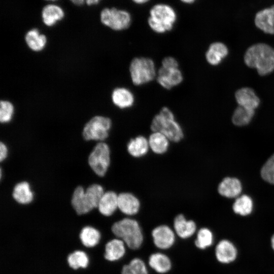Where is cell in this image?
<instances>
[{
  "label": "cell",
  "instance_id": "obj_23",
  "mask_svg": "<svg viewBox=\"0 0 274 274\" xmlns=\"http://www.w3.org/2000/svg\"><path fill=\"white\" fill-rule=\"evenodd\" d=\"M228 53L227 47L223 43L215 42L211 43L206 51L205 56L207 62L212 65H217Z\"/></svg>",
  "mask_w": 274,
  "mask_h": 274
},
{
  "label": "cell",
  "instance_id": "obj_32",
  "mask_svg": "<svg viewBox=\"0 0 274 274\" xmlns=\"http://www.w3.org/2000/svg\"><path fill=\"white\" fill-rule=\"evenodd\" d=\"M214 243V235L212 231L206 227L200 228L197 232L195 245L201 250L211 247Z\"/></svg>",
  "mask_w": 274,
  "mask_h": 274
},
{
  "label": "cell",
  "instance_id": "obj_1",
  "mask_svg": "<svg viewBox=\"0 0 274 274\" xmlns=\"http://www.w3.org/2000/svg\"><path fill=\"white\" fill-rule=\"evenodd\" d=\"M178 20V13L173 6L165 3H157L150 7L147 23L153 32L162 35L172 31Z\"/></svg>",
  "mask_w": 274,
  "mask_h": 274
},
{
  "label": "cell",
  "instance_id": "obj_17",
  "mask_svg": "<svg viewBox=\"0 0 274 274\" xmlns=\"http://www.w3.org/2000/svg\"><path fill=\"white\" fill-rule=\"evenodd\" d=\"M48 38L39 28L34 27L25 33L24 40L28 48L33 51L40 52L46 47Z\"/></svg>",
  "mask_w": 274,
  "mask_h": 274
},
{
  "label": "cell",
  "instance_id": "obj_11",
  "mask_svg": "<svg viewBox=\"0 0 274 274\" xmlns=\"http://www.w3.org/2000/svg\"><path fill=\"white\" fill-rule=\"evenodd\" d=\"M255 27L265 34L274 35V4L259 10L253 18Z\"/></svg>",
  "mask_w": 274,
  "mask_h": 274
},
{
  "label": "cell",
  "instance_id": "obj_7",
  "mask_svg": "<svg viewBox=\"0 0 274 274\" xmlns=\"http://www.w3.org/2000/svg\"><path fill=\"white\" fill-rule=\"evenodd\" d=\"M110 146L106 142H97L87 157V164L92 172L99 177L108 173L111 162Z\"/></svg>",
  "mask_w": 274,
  "mask_h": 274
},
{
  "label": "cell",
  "instance_id": "obj_41",
  "mask_svg": "<svg viewBox=\"0 0 274 274\" xmlns=\"http://www.w3.org/2000/svg\"><path fill=\"white\" fill-rule=\"evenodd\" d=\"M72 3L76 6H82L85 4L86 0H69Z\"/></svg>",
  "mask_w": 274,
  "mask_h": 274
},
{
  "label": "cell",
  "instance_id": "obj_12",
  "mask_svg": "<svg viewBox=\"0 0 274 274\" xmlns=\"http://www.w3.org/2000/svg\"><path fill=\"white\" fill-rule=\"evenodd\" d=\"M215 255L217 260L221 264H229L236 260L238 250L232 242L222 239L216 245Z\"/></svg>",
  "mask_w": 274,
  "mask_h": 274
},
{
  "label": "cell",
  "instance_id": "obj_24",
  "mask_svg": "<svg viewBox=\"0 0 274 274\" xmlns=\"http://www.w3.org/2000/svg\"><path fill=\"white\" fill-rule=\"evenodd\" d=\"M125 244L120 238H116L105 245L104 257L109 261H115L123 257L125 253Z\"/></svg>",
  "mask_w": 274,
  "mask_h": 274
},
{
  "label": "cell",
  "instance_id": "obj_8",
  "mask_svg": "<svg viewBox=\"0 0 274 274\" xmlns=\"http://www.w3.org/2000/svg\"><path fill=\"white\" fill-rule=\"evenodd\" d=\"M112 121L108 117L96 115L91 118L84 124L82 136L86 142H105L109 138Z\"/></svg>",
  "mask_w": 274,
  "mask_h": 274
},
{
  "label": "cell",
  "instance_id": "obj_13",
  "mask_svg": "<svg viewBox=\"0 0 274 274\" xmlns=\"http://www.w3.org/2000/svg\"><path fill=\"white\" fill-rule=\"evenodd\" d=\"M41 20L44 26L51 28L61 21L65 13L63 8L57 3H48L41 11Z\"/></svg>",
  "mask_w": 274,
  "mask_h": 274
},
{
  "label": "cell",
  "instance_id": "obj_28",
  "mask_svg": "<svg viewBox=\"0 0 274 274\" xmlns=\"http://www.w3.org/2000/svg\"><path fill=\"white\" fill-rule=\"evenodd\" d=\"M149 266L158 273H164L171 268L172 263L169 257L161 253L151 254L148 260Z\"/></svg>",
  "mask_w": 274,
  "mask_h": 274
},
{
  "label": "cell",
  "instance_id": "obj_31",
  "mask_svg": "<svg viewBox=\"0 0 274 274\" xmlns=\"http://www.w3.org/2000/svg\"><path fill=\"white\" fill-rule=\"evenodd\" d=\"M232 208L235 213L243 216H247L252 211V200L248 195H242L236 199Z\"/></svg>",
  "mask_w": 274,
  "mask_h": 274
},
{
  "label": "cell",
  "instance_id": "obj_30",
  "mask_svg": "<svg viewBox=\"0 0 274 274\" xmlns=\"http://www.w3.org/2000/svg\"><path fill=\"white\" fill-rule=\"evenodd\" d=\"M255 114V110L238 106L232 116V122L236 126H242L248 124Z\"/></svg>",
  "mask_w": 274,
  "mask_h": 274
},
{
  "label": "cell",
  "instance_id": "obj_14",
  "mask_svg": "<svg viewBox=\"0 0 274 274\" xmlns=\"http://www.w3.org/2000/svg\"><path fill=\"white\" fill-rule=\"evenodd\" d=\"M154 245L158 248L167 249L170 248L175 241V232L166 225L155 227L151 232Z\"/></svg>",
  "mask_w": 274,
  "mask_h": 274
},
{
  "label": "cell",
  "instance_id": "obj_22",
  "mask_svg": "<svg viewBox=\"0 0 274 274\" xmlns=\"http://www.w3.org/2000/svg\"><path fill=\"white\" fill-rule=\"evenodd\" d=\"M126 150L129 155L133 158L145 156L150 150L148 138L139 135L130 139L127 144Z\"/></svg>",
  "mask_w": 274,
  "mask_h": 274
},
{
  "label": "cell",
  "instance_id": "obj_35",
  "mask_svg": "<svg viewBox=\"0 0 274 274\" xmlns=\"http://www.w3.org/2000/svg\"><path fill=\"white\" fill-rule=\"evenodd\" d=\"M260 174L264 181L274 184V154L264 164L261 168Z\"/></svg>",
  "mask_w": 274,
  "mask_h": 274
},
{
  "label": "cell",
  "instance_id": "obj_19",
  "mask_svg": "<svg viewBox=\"0 0 274 274\" xmlns=\"http://www.w3.org/2000/svg\"><path fill=\"white\" fill-rule=\"evenodd\" d=\"M111 100L116 107L120 109H126L133 105L135 98L133 93L128 88L118 87L112 91Z\"/></svg>",
  "mask_w": 274,
  "mask_h": 274
},
{
  "label": "cell",
  "instance_id": "obj_37",
  "mask_svg": "<svg viewBox=\"0 0 274 274\" xmlns=\"http://www.w3.org/2000/svg\"><path fill=\"white\" fill-rule=\"evenodd\" d=\"M9 147L3 141L0 143V161L3 162L5 161L9 156Z\"/></svg>",
  "mask_w": 274,
  "mask_h": 274
},
{
  "label": "cell",
  "instance_id": "obj_26",
  "mask_svg": "<svg viewBox=\"0 0 274 274\" xmlns=\"http://www.w3.org/2000/svg\"><path fill=\"white\" fill-rule=\"evenodd\" d=\"M242 190L241 182L236 178L227 177L219 184L218 191L222 196L233 198L238 196Z\"/></svg>",
  "mask_w": 274,
  "mask_h": 274
},
{
  "label": "cell",
  "instance_id": "obj_42",
  "mask_svg": "<svg viewBox=\"0 0 274 274\" xmlns=\"http://www.w3.org/2000/svg\"><path fill=\"white\" fill-rule=\"evenodd\" d=\"M270 244L271 249L274 252V234L272 235L270 239Z\"/></svg>",
  "mask_w": 274,
  "mask_h": 274
},
{
  "label": "cell",
  "instance_id": "obj_27",
  "mask_svg": "<svg viewBox=\"0 0 274 274\" xmlns=\"http://www.w3.org/2000/svg\"><path fill=\"white\" fill-rule=\"evenodd\" d=\"M79 238L83 246L91 248L98 245L101 238V234L97 228L86 225L81 229Z\"/></svg>",
  "mask_w": 274,
  "mask_h": 274
},
{
  "label": "cell",
  "instance_id": "obj_18",
  "mask_svg": "<svg viewBox=\"0 0 274 274\" xmlns=\"http://www.w3.org/2000/svg\"><path fill=\"white\" fill-rule=\"evenodd\" d=\"M117 194L114 190L105 191L98 204V211L104 217L112 216L118 209Z\"/></svg>",
  "mask_w": 274,
  "mask_h": 274
},
{
  "label": "cell",
  "instance_id": "obj_29",
  "mask_svg": "<svg viewBox=\"0 0 274 274\" xmlns=\"http://www.w3.org/2000/svg\"><path fill=\"white\" fill-rule=\"evenodd\" d=\"M66 262L68 266L74 270L79 268L85 269L89 264V258L84 251L76 250L67 255Z\"/></svg>",
  "mask_w": 274,
  "mask_h": 274
},
{
  "label": "cell",
  "instance_id": "obj_43",
  "mask_svg": "<svg viewBox=\"0 0 274 274\" xmlns=\"http://www.w3.org/2000/svg\"><path fill=\"white\" fill-rule=\"evenodd\" d=\"M47 3H56L59 0H44Z\"/></svg>",
  "mask_w": 274,
  "mask_h": 274
},
{
  "label": "cell",
  "instance_id": "obj_21",
  "mask_svg": "<svg viewBox=\"0 0 274 274\" xmlns=\"http://www.w3.org/2000/svg\"><path fill=\"white\" fill-rule=\"evenodd\" d=\"M173 225L175 233L183 239L191 237L196 230L195 222L192 220L187 219L182 214H178L175 217Z\"/></svg>",
  "mask_w": 274,
  "mask_h": 274
},
{
  "label": "cell",
  "instance_id": "obj_4",
  "mask_svg": "<svg viewBox=\"0 0 274 274\" xmlns=\"http://www.w3.org/2000/svg\"><path fill=\"white\" fill-rule=\"evenodd\" d=\"M111 231L131 249H139L143 243L144 237L141 227L133 218L126 217L114 222L111 226Z\"/></svg>",
  "mask_w": 274,
  "mask_h": 274
},
{
  "label": "cell",
  "instance_id": "obj_25",
  "mask_svg": "<svg viewBox=\"0 0 274 274\" xmlns=\"http://www.w3.org/2000/svg\"><path fill=\"white\" fill-rule=\"evenodd\" d=\"M150 150L156 155H163L168 151L170 141L162 133L152 132L148 138Z\"/></svg>",
  "mask_w": 274,
  "mask_h": 274
},
{
  "label": "cell",
  "instance_id": "obj_16",
  "mask_svg": "<svg viewBox=\"0 0 274 274\" xmlns=\"http://www.w3.org/2000/svg\"><path fill=\"white\" fill-rule=\"evenodd\" d=\"M12 197L18 204L27 206L35 199V193L30 184L27 181H21L14 185L12 190Z\"/></svg>",
  "mask_w": 274,
  "mask_h": 274
},
{
  "label": "cell",
  "instance_id": "obj_9",
  "mask_svg": "<svg viewBox=\"0 0 274 274\" xmlns=\"http://www.w3.org/2000/svg\"><path fill=\"white\" fill-rule=\"evenodd\" d=\"M71 198L72 208L78 216L87 214L97 208L91 195L81 185L75 188Z\"/></svg>",
  "mask_w": 274,
  "mask_h": 274
},
{
  "label": "cell",
  "instance_id": "obj_2",
  "mask_svg": "<svg viewBox=\"0 0 274 274\" xmlns=\"http://www.w3.org/2000/svg\"><path fill=\"white\" fill-rule=\"evenodd\" d=\"M244 59L248 66L256 69L260 76L274 71V49L267 44L258 43L249 47Z\"/></svg>",
  "mask_w": 274,
  "mask_h": 274
},
{
  "label": "cell",
  "instance_id": "obj_36",
  "mask_svg": "<svg viewBox=\"0 0 274 274\" xmlns=\"http://www.w3.org/2000/svg\"><path fill=\"white\" fill-rule=\"evenodd\" d=\"M161 66L165 67H179V62L174 57L172 56H167L162 59L161 62Z\"/></svg>",
  "mask_w": 274,
  "mask_h": 274
},
{
  "label": "cell",
  "instance_id": "obj_3",
  "mask_svg": "<svg viewBox=\"0 0 274 274\" xmlns=\"http://www.w3.org/2000/svg\"><path fill=\"white\" fill-rule=\"evenodd\" d=\"M150 128L165 135L170 142L178 143L184 137L180 124L176 120L173 112L167 107H163L152 120Z\"/></svg>",
  "mask_w": 274,
  "mask_h": 274
},
{
  "label": "cell",
  "instance_id": "obj_5",
  "mask_svg": "<svg viewBox=\"0 0 274 274\" xmlns=\"http://www.w3.org/2000/svg\"><path fill=\"white\" fill-rule=\"evenodd\" d=\"M101 24L116 32L128 29L132 23V16L128 10L116 7H105L100 12Z\"/></svg>",
  "mask_w": 274,
  "mask_h": 274
},
{
  "label": "cell",
  "instance_id": "obj_33",
  "mask_svg": "<svg viewBox=\"0 0 274 274\" xmlns=\"http://www.w3.org/2000/svg\"><path fill=\"white\" fill-rule=\"evenodd\" d=\"M121 274H148L145 262L140 258L132 259L122 267Z\"/></svg>",
  "mask_w": 274,
  "mask_h": 274
},
{
  "label": "cell",
  "instance_id": "obj_34",
  "mask_svg": "<svg viewBox=\"0 0 274 274\" xmlns=\"http://www.w3.org/2000/svg\"><path fill=\"white\" fill-rule=\"evenodd\" d=\"M14 107L13 104L7 100H2L0 102V122L8 123L13 118Z\"/></svg>",
  "mask_w": 274,
  "mask_h": 274
},
{
  "label": "cell",
  "instance_id": "obj_10",
  "mask_svg": "<svg viewBox=\"0 0 274 274\" xmlns=\"http://www.w3.org/2000/svg\"><path fill=\"white\" fill-rule=\"evenodd\" d=\"M158 83L165 89H171L178 86L183 80V76L179 67L160 66L156 77Z\"/></svg>",
  "mask_w": 274,
  "mask_h": 274
},
{
  "label": "cell",
  "instance_id": "obj_39",
  "mask_svg": "<svg viewBox=\"0 0 274 274\" xmlns=\"http://www.w3.org/2000/svg\"><path fill=\"white\" fill-rule=\"evenodd\" d=\"M102 0H86L85 5L88 6H94L100 4Z\"/></svg>",
  "mask_w": 274,
  "mask_h": 274
},
{
  "label": "cell",
  "instance_id": "obj_20",
  "mask_svg": "<svg viewBox=\"0 0 274 274\" xmlns=\"http://www.w3.org/2000/svg\"><path fill=\"white\" fill-rule=\"evenodd\" d=\"M235 98L238 106L255 110L260 104V99L254 90L250 87H242L235 93Z\"/></svg>",
  "mask_w": 274,
  "mask_h": 274
},
{
  "label": "cell",
  "instance_id": "obj_40",
  "mask_svg": "<svg viewBox=\"0 0 274 274\" xmlns=\"http://www.w3.org/2000/svg\"><path fill=\"white\" fill-rule=\"evenodd\" d=\"M180 3L185 5H192L195 4L198 0H179Z\"/></svg>",
  "mask_w": 274,
  "mask_h": 274
},
{
  "label": "cell",
  "instance_id": "obj_15",
  "mask_svg": "<svg viewBox=\"0 0 274 274\" xmlns=\"http://www.w3.org/2000/svg\"><path fill=\"white\" fill-rule=\"evenodd\" d=\"M118 210L127 216L137 214L141 209V201L134 194L129 192H122L118 194Z\"/></svg>",
  "mask_w": 274,
  "mask_h": 274
},
{
  "label": "cell",
  "instance_id": "obj_38",
  "mask_svg": "<svg viewBox=\"0 0 274 274\" xmlns=\"http://www.w3.org/2000/svg\"><path fill=\"white\" fill-rule=\"evenodd\" d=\"M134 5L143 6L149 4L152 0H130Z\"/></svg>",
  "mask_w": 274,
  "mask_h": 274
},
{
  "label": "cell",
  "instance_id": "obj_6",
  "mask_svg": "<svg viewBox=\"0 0 274 274\" xmlns=\"http://www.w3.org/2000/svg\"><path fill=\"white\" fill-rule=\"evenodd\" d=\"M130 77L135 86H141L153 81L156 77L155 64L150 58L135 57L131 61L129 67Z\"/></svg>",
  "mask_w": 274,
  "mask_h": 274
}]
</instances>
